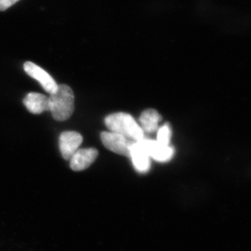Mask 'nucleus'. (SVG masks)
<instances>
[{"label": "nucleus", "mask_w": 251, "mask_h": 251, "mask_svg": "<svg viewBox=\"0 0 251 251\" xmlns=\"http://www.w3.org/2000/svg\"><path fill=\"white\" fill-rule=\"evenodd\" d=\"M23 103L31 113L35 115L50 111L49 97L44 94L31 92L23 99Z\"/></svg>", "instance_id": "nucleus-9"}, {"label": "nucleus", "mask_w": 251, "mask_h": 251, "mask_svg": "<svg viewBox=\"0 0 251 251\" xmlns=\"http://www.w3.org/2000/svg\"><path fill=\"white\" fill-rule=\"evenodd\" d=\"M82 140V135L77 132H63L59 139V150L63 158L65 160H70L73 155L78 150Z\"/></svg>", "instance_id": "nucleus-6"}, {"label": "nucleus", "mask_w": 251, "mask_h": 251, "mask_svg": "<svg viewBox=\"0 0 251 251\" xmlns=\"http://www.w3.org/2000/svg\"><path fill=\"white\" fill-rule=\"evenodd\" d=\"M130 158H131L135 169L138 173H146L150 171L151 168V158L144 148L141 140L133 144L130 150Z\"/></svg>", "instance_id": "nucleus-8"}, {"label": "nucleus", "mask_w": 251, "mask_h": 251, "mask_svg": "<svg viewBox=\"0 0 251 251\" xmlns=\"http://www.w3.org/2000/svg\"><path fill=\"white\" fill-rule=\"evenodd\" d=\"M162 120V117L154 109H148L140 115V127L144 133H152L158 130V124Z\"/></svg>", "instance_id": "nucleus-10"}, {"label": "nucleus", "mask_w": 251, "mask_h": 251, "mask_svg": "<svg viewBox=\"0 0 251 251\" xmlns=\"http://www.w3.org/2000/svg\"><path fill=\"white\" fill-rule=\"evenodd\" d=\"M24 70L27 73L28 75L37 80L48 93L50 94L53 93L57 90L58 85L54 80L53 77L34 63L31 62L25 63Z\"/></svg>", "instance_id": "nucleus-4"}, {"label": "nucleus", "mask_w": 251, "mask_h": 251, "mask_svg": "<svg viewBox=\"0 0 251 251\" xmlns=\"http://www.w3.org/2000/svg\"><path fill=\"white\" fill-rule=\"evenodd\" d=\"M50 112L54 120L64 122L70 118L74 111V94L69 86L61 84L50 94Z\"/></svg>", "instance_id": "nucleus-2"}, {"label": "nucleus", "mask_w": 251, "mask_h": 251, "mask_svg": "<svg viewBox=\"0 0 251 251\" xmlns=\"http://www.w3.org/2000/svg\"><path fill=\"white\" fill-rule=\"evenodd\" d=\"M100 138L105 148L110 151L130 158V150L135 142L123 135L110 131L102 132Z\"/></svg>", "instance_id": "nucleus-3"}, {"label": "nucleus", "mask_w": 251, "mask_h": 251, "mask_svg": "<svg viewBox=\"0 0 251 251\" xmlns=\"http://www.w3.org/2000/svg\"><path fill=\"white\" fill-rule=\"evenodd\" d=\"M98 150L95 148L81 149L77 150L70 159V167L74 171L87 169L98 157Z\"/></svg>", "instance_id": "nucleus-7"}, {"label": "nucleus", "mask_w": 251, "mask_h": 251, "mask_svg": "<svg viewBox=\"0 0 251 251\" xmlns=\"http://www.w3.org/2000/svg\"><path fill=\"white\" fill-rule=\"evenodd\" d=\"M105 124L110 132L123 135L134 142L145 138L140 126L131 115L125 112H116L105 117Z\"/></svg>", "instance_id": "nucleus-1"}, {"label": "nucleus", "mask_w": 251, "mask_h": 251, "mask_svg": "<svg viewBox=\"0 0 251 251\" xmlns=\"http://www.w3.org/2000/svg\"><path fill=\"white\" fill-rule=\"evenodd\" d=\"M18 1L19 0H0V11L9 9Z\"/></svg>", "instance_id": "nucleus-12"}, {"label": "nucleus", "mask_w": 251, "mask_h": 251, "mask_svg": "<svg viewBox=\"0 0 251 251\" xmlns=\"http://www.w3.org/2000/svg\"><path fill=\"white\" fill-rule=\"evenodd\" d=\"M172 137V130L169 123L165 124L157 130L156 141L163 145H170Z\"/></svg>", "instance_id": "nucleus-11"}, {"label": "nucleus", "mask_w": 251, "mask_h": 251, "mask_svg": "<svg viewBox=\"0 0 251 251\" xmlns=\"http://www.w3.org/2000/svg\"><path fill=\"white\" fill-rule=\"evenodd\" d=\"M144 148L148 151L150 158L161 163L171 161L174 156L175 150L170 145H161L156 140L147 139L141 140Z\"/></svg>", "instance_id": "nucleus-5"}]
</instances>
